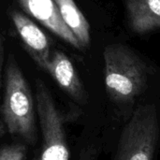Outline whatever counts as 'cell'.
<instances>
[{"label":"cell","mask_w":160,"mask_h":160,"mask_svg":"<svg viewBox=\"0 0 160 160\" xmlns=\"http://www.w3.org/2000/svg\"><path fill=\"white\" fill-rule=\"evenodd\" d=\"M105 87L114 103L131 104L146 89L149 70L145 62L122 44L106 46L104 52Z\"/></svg>","instance_id":"obj_1"},{"label":"cell","mask_w":160,"mask_h":160,"mask_svg":"<svg viewBox=\"0 0 160 160\" xmlns=\"http://www.w3.org/2000/svg\"><path fill=\"white\" fill-rule=\"evenodd\" d=\"M1 112L10 134L20 136L31 145L36 143L38 133L34 98L22 71L12 55L9 56L7 67Z\"/></svg>","instance_id":"obj_2"},{"label":"cell","mask_w":160,"mask_h":160,"mask_svg":"<svg viewBox=\"0 0 160 160\" xmlns=\"http://www.w3.org/2000/svg\"><path fill=\"white\" fill-rule=\"evenodd\" d=\"M159 133L156 106H138L121 133L114 160H154Z\"/></svg>","instance_id":"obj_3"},{"label":"cell","mask_w":160,"mask_h":160,"mask_svg":"<svg viewBox=\"0 0 160 160\" xmlns=\"http://www.w3.org/2000/svg\"><path fill=\"white\" fill-rule=\"evenodd\" d=\"M37 114L42 134L39 155L35 160H69L65 129L66 117L59 111L46 85L36 81Z\"/></svg>","instance_id":"obj_4"},{"label":"cell","mask_w":160,"mask_h":160,"mask_svg":"<svg viewBox=\"0 0 160 160\" xmlns=\"http://www.w3.org/2000/svg\"><path fill=\"white\" fill-rule=\"evenodd\" d=\"M10 17L24 49L34 62L43 68L52 55L47 36L33 21L22 12L13 10L10 13Z\"/></svg>","instance_id":"obj_5"},{"label":"cell","mask_w":160,"mask_h":160,"mask_svg":"<svg viewBox=\"0 0 160 160\" xmlns=\"http://www.w3.org/2000/svg\"><path fill=\"white\" fill-rule=\"evenodd\" d=\"M22 9L72 47L82 50L78 39L61 18L54 0H17Z\"/></svg>","instance_id":"obj_6"},{"label":"cell","mask_w":160,"mask_h":160,"mask_svg":"<svg viewBox=\"0 0 160 160\" xmlns=\"http://www.w3.org/2000/svg\"><path fill=\"white\" fill-rule=\"evenodd\" d=\"M42 69L48 72L71 98L80 103L84 102L85 91L82 81L72 62L63 52H53Z\"/></svg>","instance_id":"obj_7"},{"label":"cell","mask_w":160,"mask_h":160,"mask_svg":"<svg viewBox=\"0 0 160 160\" xmlns=\"http://www.w3.org/2000/svg\"><path fill=\"white\" fill-rule=\"evenodd\" d=\"M128 24L137 34L160 29V0H125Z\"/></svg>","instance_id":"obj_8"},{"label":"cell","mask_w":160,"mask_h":160,"mask_svg":"<svg viewBox=\"0 0 160 160\" xmlns=\"http://www.w3.org/2000/svg\"><path fill=\"white\" fill-rule=\"evenodd\" d=\"M62 20L78 39L82 49L90 44V25L74 0H54Z\"/></svg>","instance_id":"obj_9"},{"label":"cell","mask_w":160,"mask_h":160,"mask_svg":"<svg viewBox=\"0 0 160 160\" xmlns=\"http://www.w3.org/2000/svg\"><path fill=\"white\" fill-rule=\"evenodd\" d=\"M26 147L22 143L8 144L0 149V160H23Z\"/></svg>","instance_id":"obj_10"},{"label":"cell","mask_w":160,"mask_h":160,"mask_svg":"<svg viewBox=\"0 0 160 160\" xmlns=\"http://www.w3.org/2000/svg\"><path fill=\"white\" fill-rule=\"evenodd\" d=\"M4 53H5V38L0 32V81H1V71L4 62Z\"/></svg>","instance_id":"obj_11"},{"label":"cell","mask_w":160,"mask_h":160,"mask_svg":"<svg viewBox=\"0 0 160 160\" xmlns=\"http://www.w3.org/2000/svg\"><path fill=\"white\" fill-rule=\"evenodd\" d=\"M3 132H4V125L1 122V120H0V138H1V136L3 134Z\"/></svg>","instance_id":"obj_12"},{"label":"cell","mask_w":160,"mask_h":160,"mask_svg":"<svg viewBox=\"0 0 160 160\" xmlns=\"http://www.w3.org/2000/svg\"><path fill=\"white\" fill-rule=\"evenodd\" d=\"M81 160H92V159H91V158H87V156H84V157H83V158H82Z\"/></svg>","instance_id":"obj_13"}]
</instances>
